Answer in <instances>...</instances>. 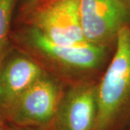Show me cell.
Instances as JSON below:
<instances>
[{"instance_id": "obj_1", "label": "cell", "mask_w": 130, "mask_h": 130, "mask_svg": "<svg viewBox=\"0 0 130 130\" xmlns=\"http://www.w3.org/2000/svg\"><path fill=\"white\" fill-rule=\"evenodd\" d=\"M12 43L46 69L64 76H82L102 67L107 59L109 46L90 43L63 45L53 42L36 28L24 25L12 31Z\"/></svg>"}, {"instance_id": "obj_2", "label": "cell", "mask_w": 130, "mask_h": 130, "mask_svg": "<svg viewBox=\"0 0 130 130\" xmlns=\"http://www.w3.org/2000/svg\"><path fill=\"white\" fill-rule=\"evenodd\" d=\"M130 112V25L116 39V50L97 84V118L94 130H112Z\"/></svg>"}, {"instance_id": "obj_3", "label": "cell", "mask_w": 130, "mask_h": 130, "mask_svg": "<svg viewBox=\"0 0 130 130\" xmlns=\"http://www.w3.org/2000/svg\"><path fill=\"white\" fill-rule=\"evenodd\" d=\"M64 92L61 79L48 71L3 111L10 125L51 126Z\"/></svg>"}, {"instance_id": "obj_4", "label": "cell", "mask_w": 130, "mask_h": 130, "mask_svg": "<svg viewBox=\"0 0 130 130\" xmlns=\"http://www.w3.org/2000/svg\"><path fill=\"white\" fill-rule=\"evenodd\" d=\"M24 25L39 30L53 42L63 45L88 43L80 22L79 0H54L20 17Z\"/></svg>"}, {"instance_id": "obj_5", "label": "cell", "mask_w": 130, "mask_h": 130, "mask_svg": "<svg viewBox=\"0 0 130 130\" xmlns=\"http://www.w3.org/2000/svg\"><path fill=\"white\" fill-rule=\"evenodd\" d=\"M80 22L86 42L109 46L130 21L126 0H79Z\"/></svg>"}, {"instance_id": "obj_6", "label": "cell", "mask_w": 130, "mask_h": 130, "mask_svg": "<svg viewBox=\"0 0 130 130\" xmlns=\"http://www.w3.org/2000/svg\"><path fill=\"white\" fill-rule=\"evenodd\" d=\"M97 84L79 82L64 90L51 126L53 130H94Z\"/></svg>"}, {"instance_id": "obj_7", "label": "cell", "mask_w": 130, "mask_h": 130, "mask_svg": "<svg viewBox=\"0 0 130 130\" xmlns=\"http://www.w3.org/2000/svg\"><path fill=\"white\" fill-rule=\"evenodd\" d=\"M47 72L35 58L13 45L0 63V111Z\"/></svg>"}, {"instance_id": "obj_8", "label": "cell", "mask_w": 130, "mask_h": 130, "mask_svg": "<svg viewBox=\"0 0 130 130\" xmlns=\"http://www.w3.org/2000/svg\"><path fill=\"white\" fill-rule=\"evenodd\" d=\"M18 0H0V63L13 47L11 24Z\"/></svg>"}, {"instance_id": "obj_9", "label": "cell", "mask_w": 130, "mask_h": 130, "mask_svg": "<svg viewBox=\"0 0 130 130\" xmlns=\"http://www.w3.org/2000/svg\"><path fill=\"white\" fill-rule=\"evenodd\" d=\"M54 0H20L19 7V18L32 11L33 9Z\"/></svg>"}, {"instance_id": "obj_10", "label": "cell", "mask_w": 130, "mask_h": 130, "mask_svg": "<svg viewBox=\"0 0 130 130\" xmlns=\"http://www.w3.org/2000/svg\"><path fill=\"white\" fill-rule=\"evenodd\" d=\"M46 128H40V127H18L10 125L9 127H5L6 130H46Z\"/></svg>"}, {"instance_id": "obj_11", "label": "cell", "mask_w": 130, "mask_h": 130, "mask_svg": "<svg viewBox=\"0 0 130 130\" xmlns=\"http://www.w3.org/2000/svg\"><path fill=\"white\" fill-rule=\"evenodd\" d=\"M0 130H6V129H5V127L2 126L1 124H0Z\"/></svg>"}, {"instance_id": "obj_12", "label": "cell", "mask_w": 130, "mask_h": 130, "mask_svg": "<svg viewBox=\"0 0 130 130\" xmlns=\"http://www.w3.org/2000/svg\"><path fill=\"white\" fill-rule=\"evenodd\" d=\"M126 1H127V3H128V6H129V8H130V0H126Z\"/></svg>"}]
</instances>
